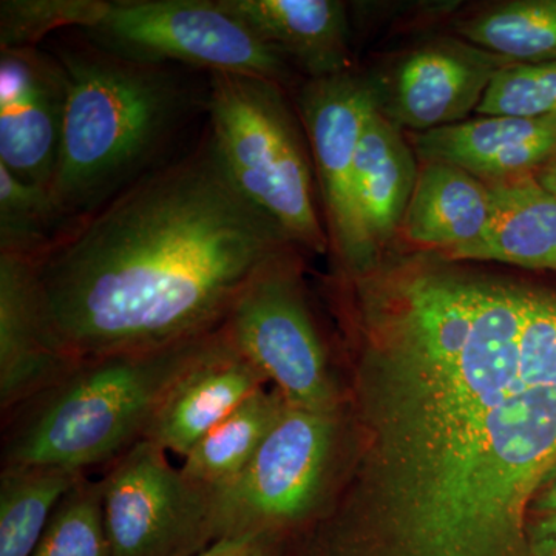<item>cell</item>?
Here are the masks:
<instances>
[{
    "mask_svg": "<svg viewBox=\"0 0 556 556\" xmlns=\"http://www.w3.org/2000/svg\"><path fill=\"white\" fill-rule=\"evenodd\" d=\"M536 181L556 197V155L535 174Z\"/></svg>",
    "mask_w": 556,
    "mask_h": 556,
    "instance_id": "31",
    "label": "cell"
},
{
    "mask_svg": "<svg viewBox=\"0 0 556 556\" xmlns=\"http://www.w3.org/2000/svg\"><path fill=\"white\" fill-rule=\"evenodd\" d=\"M530 556H556V515H541L529 527Z\"/></svg>",
    "mask_w": 556,
    "mask_h": 556,
    "instance_id": "29",
    "label": "cell"
},
{
    "mask_svg": "<svg viewBox=\"0 0 556 556\" xmlns=\"http://www.w3.org/2000/svg\"><path fill=\"white\" fill-rule=\"evenodd\" d=\"M507 64L459 40L427 43L399 64L379 109L401 129L417 134L463 123L477 112L493 76Z\"/></svg>",
    "mask_w": 556,
    "mask_h": 556,
    "instance_id": "12",
    "label": "cell"
},
{
    "mask_svg": "<svg viewBox=\"0 0 556 556\" xmlns=\"http://www.w3.org/2000/svg\"><path fill=\"white\" fill-rule=\"evenodd\" d=\"M294 247L233 185L207 131L31 262L51 345L83 361L217 331L249 281Z\"/></svg>",
    "mask_w": 556,
    "mask_h": 556,
    "instance_id": "2",
    "label": "cell"
},
{
    "mask_svg": "<svg viewBox=\"0 0 556 556\" xmlns=\"http://www.w3.org/2000/svg\"><path fill=\"white\" fill-rule=\"evenodd\" d=\"M222 327L289 407L340 408L342 391L311 313L294 249L249 281Z\"/></svg>",
    "mask_w": 556,
    "mask_h": 556,
    "instance_id": "8",
    "label": "cell"
},
{
    "mask_svg": "<svg viewBox=\"0 0 556 556\" xmlns=\"http://www.w3.org/2000/svg\"><path fill=\"white\" fill-rule=\"evenodd\" d=\"M350 466V415L287 405L247 470L214 490L218 540L309 529L334 506Z\"/></svg>",
    "mask_w": 556,
    "mask_h": 556,
    "instance_id": "6",
    "label": "cell"
},
{
    "mask_svg": "<svg viewBox=\"0 0 556 556\" xmlns=\"http://www.w3.org/2000/svg\"><path fill=\"white\" fill-rule=\"evenodd\" d=\"M83 33L94 49L135 64H181L281 87L292 79L291 65L218 0H112Z\"/></svg>",
    "mask_w": 556,
    "mask_h": 556,
    "instance_id": "7",
    "label": "cell"
},
{
    "mask_svg": "<svg viewBox=\"0 0 556 556\" xmlns=\"http://www.w3.org/2000/svg\"><path fill=\"white\" fill-rule=\"evenodd\" d=\"M67 228L49 189L0 164V254L39 258Z\"/></svg>",
    "mask_w": 556,
    "mask_h": 556,
    "instance_id": "23",
    "label": "cell"
},
{
    "mask_svg": "<svg viewBox=\"0 0 556 556\" xmlns=\"http://www.w3.org/2000/svg\"><path fill=\"white\" fill-rule=\"evenodd\" d=\"M457 33L510 64L556 62V0L504 3L463 22Z\"/></svg>",
    "mask_w": 556,
    "mask_h": 556,
    "instance_id": "22",
    "label": "cell"
},
{
    "mask_svg": "<svg viewBox=\"0 0 556 556\" xmlns=\"http://www.w3.org/2000/svg\"><path fill=\"white\" fill-rule=\"evenodd\" d=\"M450 263L387 260L353 278V452L313 556H530L556 386L525 339L527 288Z\"/></svg>",
    "mask_w": 556,
    "mask_h": 556,
    "instance_id": "1",
    "label": "cell"
},
{
    "mask_svg": "<svg viewBox=\"0 0 556 556\" xmlns=\"http://www.w3.org/2000/svg\"><path fill=\"white\" fill-rule=\"evenodd\" d=\"M492 208L490 186L453 164L428 161L417 175L402 230L417 247L448 254L473 243Z\"/></svg>",
    "mask_w": 556,
    "mask_h": 556,
    "instance_id": "19",
    "label": "cell"
},
{
    "mask_svg": "<svg viewBox=\"0 0 556 556\" xmlns=\"http://www.w3.org/2000/svg\"><path fill=\"white\" fill-rule=\"evenodd\" d=\"M354 172L362 223L380 255L402 228L419 169L401 127L379 105L365 123Z\"/></svg>",
    "mask_w": 556,
    "mask_h": 556,
    "instance_id": "18",
    "label": "cell"
},
{
    "mask_svg": "<svg viewBox=\"0 0 556 556\" xmlns=\"http://www.w3.org/2000/svg\"><path fill=\"white\" fill-rule=\"evenodd\" d=\"M532 508L541 515H556V464L536 490Z\"/></svg>",
    "mask_w": 556,
    "mask_h": 556,
    "instance_id": "30",
    "label": "cell"
},
{
    "mask_svg": "<svg viewBox=\"0 0 556 556\" xmlns=\"http://www.w3.org/2000/svg\"><path fill=\"white\" fill-rule=\"evenodd\" d=\"M110 0H2L0 50L35 49L50 33L90 30L104 17Z\"/></svg>",
    "mask_w": 556,
    "mask_h": 556,
    "instance_id": "25",
    "label": "cell"
},
{
    "mask_svg": "<svg viewBox=\"0 0 556 556\" xmlns=\"http://www.w3.org/2000/svg\"><path fill=\"white\" fill-rule=\"evenodd\" d=\"M481 116H556V62L507 64L497 70L477 109Z\"/></svg>",
    "mask_w": 556,
    "mask_h": 556,
    "instance_id": "26",
    "label": "cell"
},
{
    "mask_svg": "<svg viewBox=\"0 0 556 556\" xmlns=\"http://www.w3.org/2000/svg\"><path fill=\"white\" fill-rule=\"evenodd\" d=\"M230 16L276 50L309 80L345 75L350 27L338 0H218Z\"/></svg>",
    "mask_w": 556,
    "mask_h": 556,
    "instance_id": "16",
    "label": "cell"
},
{
    "mask_svg": "<svg viewBox=\"0 0 556 556\" xmlns=\"http://www.w3.org/2000/svg\"><path fill=\"white\" fill-rule=\"evenodd\" d=\"M378 105V90L350 73L308 80L299 97L327 215L329 244L353 278L364 276L380 262L362 223L354 179L358 141Z\"/></svg>",
    "mask_w": 556,
    "mask_h": 556,
    "instance_id": "10",
    "label": "cell"
},
{
    "mask_svg": "<svg viewBox=\"0 0 556 556\" xmlns=\"http://www.w3.org/2000/svg\"><path fill=\"white\" fill-rule=\"evenodd\" d=\"M31 556H113L100 479L86 477L62 497Z\"/></svg>",
    "mask_w": 556,
    "mask_h": 556,
    "instance_id": "24",
    "label": "cell"
},
{
    "mask_svg": "<svg viewBox=\"0 0 556 556\" xmlns=\"http://www.w3.org/2000/svg\"><path fill=\"white\" fill-rule=\"evenodd\" d=\"M283 541L269 533L219 538L197 556H283Z\"/></svg>",
    "mask_w": 556,
    "mask_h": 556,
    "instance_id": "28",
    "label": "cell"
},
{
    "mask_svg": "<svg viewBox=\"0 0 556 556\" xmlns=\"http://www.w3.org/2000/svg\"><path fill=\"white\" fill-rule=\"evenodd\" d=\"M86 477L60 467L2 466L0 556H31L62 497Z\"/></svg>",
    "mask_w": 556,
    "mask_h": 556,
    "instance_id": "21",
    "label": "cell"
},
{
    "mask_svg": "<svg viewBox=\"0 0 556 556\" xmlns=\"http://www.w3.org/2000/svg\"><path fill=\"white\" fill-rule=\"evenodd\" d=\"M68 87L60 56L0 50V164L22 181L47 189L53 181Z\"/></svg>",
    "mask_w": 556,
    "mask_h": 556,
    "instance_id": "11",
    "label": "cell"
},
{
    "mask_svg": "<svg viewBox=\"0 0 556 556\" xmlns=\"http://www.w3.org/2000/svg\"><path fill=\"white\" fill-rule=\"evenodd\" d=\"M78 361L51 345L31 260L0 254V412L56 382Z\"/></svg>",
    "mask_w": 556,
    "mask_h": 556,
    "instance_id": "15",
    "label": "cell"
},
{
    "mask_svg": "<svg viewBox=\"0 0 556 556\" xmlns=\"http://www.w3.org/2000/svg\"><path fill=\"white\" fill-rule=\"evenodd\" d=\"M214 332L161 350L76 362L56 382L2 416V466L83 473L108 467L148 439L164 399Z\"/></svg>",
    "mask_w": 556,
    "mask_h": 556,
    "instance_id": "4",
    "label": "cell"
},
{
    "mask_svg": "<svg viewBox=\"0 0 556 556\" xmlns=\"http://www.w3.org/2000/svg\"><path fill=\"white\" fill-rule=\"evenodd\" d=\"M206 105L208 134L233 185L295 247L327 252L329 237L318 219L308 156L281 86L211 73Z\"/></svg>",
    "mask_w": 556,
    "mask_h": 556,
    "instance_id": "5",
    "label": "cell"
},
{
    "mask_svg": "<svg viewBox=\"0 0 556 556\" xmlns=\"http://www.w3.org/2000/svg\"><path fill=\"white\" fill-rule=\"evenodd\" d=\"M287 402L276 388L257 391L201 439L179 467L201 486L219 490L247 470Z\"/></svg>",
    "mask_w": 556,
    "mask_h": 556,
    "instance_id": "20",
    "label": "cell"
},
{
    "mask_svg": "<svg viewBox=\"0 0 556 556\" xmlns=\"http://www.w3.org/2000/svg\"><path fill=\"white\" fill-rule=\"evenodd\" d=\"M60 58L68 102L49 190L70 226L152 170L192 97L166 65L135 64L94 47Z\"/></svg>",
    "mask_w": 556,
    "mask_h": 556,
    "instance_id": "3",
    "label": "cell"
},
{
    "mask_svg": "<svg viewBox=\"0 0 556 556\" xmlns=\"http://www.w3.org/2000/svg\"><path fill=\"white\" fill-rule=\"evenodd\" d=\"M489 186L492 208L485 229L473 243L441 257L556 270V197L535 175Z\"/></svg>",
    "mask_w": 556,
    "mask_h": 556,
    "instance_id": "17",
    "label": "cell"
},
{
    "mask_svg": "<svg viewBox=\"0 0 556 556\" xmlns=\"http://www.w3.org/2000/svg\"><path fill=\"white\" fill-rule=\"evenodd\" d=\"M417 155L460 167L486 182L535 175L556 155V116H481L413 135Z\"/></svg>",
    "mask_w": 556,
    "mask_h": 556,
    "instance_id": "14",
    "label": "cell"
},
{
    "mask_svg": "<svg viewBox=\"0 0 556 556\" xmlns=\"http://www.w3.org/2000/svg\"><path fill=\"white\" fill-rule=\"evenodd\" d=\"M527 328L548 378L556 383V294L529 289Z\"/></svg>",
    "mask_w": 556,
    "mask_h": 556,
    "instance_id": "27",
    "label": "cell"
},
{
    "mask_svg": "<svg viewBox=\"0 0 556 556\" xmlns=\"http://www.w3.org/2000/svg\"><path fill=\"white\" fill-rule=\"evenodd\" d=\"M266 383L225 329L218 328L164 399L148 441L185 459L212 428Z\"/></svg>",
    "mask_w": 556,
    "mask_h": 556,
    "instance_id": "13",
    "label": "cell"
},
{
    "mask_svg": "<svg viewBox=\"0 0 556 556\" xmlns=\"http://www.w3.org/2000/svg\"><path fill=\"white\" fill-rule=\"evenodd\" d=\"M100 481L113 556H197L218 540L214 490L190 481L148 439Z\"/></svg>",
    "mask_w": 556,
    "mask_h": 556,
    "instance_id": "9",
    "label": "cell"
}]
</instances>
